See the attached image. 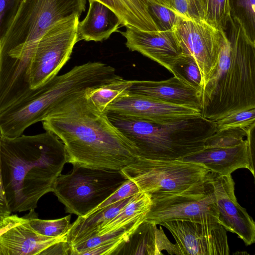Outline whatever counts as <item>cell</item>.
Here are the masks:
<instances>
[{
    "label": "cell",
    "instance_id": "1",
    "mask_svg": "<svg viewBox=\"0 0 255 255\" xmlns=\"http://www.w3.org/2000/svg\"><path fill=\"white\" fill-rule=\"evenodd\" d=\"M85 94L60 105L42 122L43 127L62 141L67 162L121 170L137 158L136 150Z\"/></svg>",
    "mask_w": 255,
    "mask_h": 255
},
{
    "label": "cell",
    "instance_id": "2",
    "mask_svg": "<svg viewBox=\"0 0 255 255\" xmlns=\"http://www.w3.org/2000/svg\"><path fill=\"white\" fill-rule=\"evenodd\" d=\"M67 161L63 143L51 132L1 136V181L11 212L35 210L39 199L52 192Z\"/></svg>",
    "mask_w": 255,
    "mask_h": 255
},
{
    "label": "cell",
    "instance_id": "3",
    "mask_svg": "<svg viewBox=\"0 0 255 255\" xmlns=\"http://www.w3.org/2000/svg\"><path fill=\"white\" fill-rule=\"evenodd\" d=\"M230 22V38L222 31L217 64L202 91L201 115L213 122L255 108V41L238 18Z\"/></svg>",
    "mask_w": 255,
    "mask_h": 255
},
{
    "label": "cell",
    "instance_id": "4",
    "mask_svg": "<svg viewBox=\"0 0 255 255\" xmlns=\"http://www.w3.org/2000/svg\"><path fill=\"white\" fill-rule=\"evenodd\" d=\"M86 4V0H22L0 42V73L12 80H27L41 38L60 20L80 16Z\"/></svg>",
    "mask_w": 255,
    "mask_h": 255
},
{
    "label": "cell",
    "instance_id": "5",
    "mask_svg": "<svg viewBox=\"0 0 255 255\" xmlns=\"http://www.w3.org/2000/svg\"><path fill=\"white\" fill-rule=\"evenodd\" d=\"M110 122L133 145L137 157L180 160L204 148L216 132L215 122L194 116L160 123L106 111Z\"/></svg>",
    "mask_w": 255,
    "mask_h": 255
},
{
    "label": "cell",
    "instance_id": "6",
    "mask_svg": "<svg viewBox=\"0 0 255 255\" xmlns=\"http://www.w3.org/2000/svg\"><path fill=\"white\" fill-rule=\"evenodd\" d=\"M90 87L89 76L80 66L56 75L0 113L1 135H21L27 128L42 122L64 102L85 94Z\"/></svg>",
    "mask_w": 255,
    "mask_h": 255
},
{
    "label": "cell",
    "instance_id": "7",
    "mask_svg": "<svg viewBox=\"0 0 255 255\" xmlns=\"http://www.w3.org/2000/svg\"><path fill=\"white\" fill-rule=\"evenodd\" d=\"M140 192L150 195L183 193L205 187L210 171L200 164L182 160L137 157L121 170Z\"/></svg>",
    "mask_w": 255,
    "mask_h": 255
},
{
    "label": "cell",
    "instance_id": "8",
    "mask_svg": "<svg viewBox=\"0 0 255 255\" xmlns=\"http://www.w3.org/2000/svg\"><path fill=\"white\" fill-rule=\"evenodd\" d=\"M72 165L70 173L57 178L52 192L66 212L78 216H86L128 179L121 170Z\"/></svg>",
    "mask_w": 255,
    "mask_h": 255
},
{
    "label": "cell",
    "instance_id": "9",
    "mask_svg": "<svg viewBox=\"0 0 255 255\" xmlns=\"http://www.w3.org/2000/svg\"><path fill=\"white\" fill-rule=\"evenodd\" d=\"M80 16L74 15L54 25L39 41L29 74L31 89H35L58 74L69 60L78 42Z\"/></svg>",
    "mask_w": 255,
    "mask_h": 255
},
{
    "label": "cell",
    "instance_id": "10",
    "mask_svg": "<svg viewBox=\"0 0 255 255\" xmlns=\"http://www.w3.org/2000/svg\"><path fill=\"white\" fill-rule=\"evenodd\" d=\"M150 196L152 204L144 221L157 225L177 219L219 222L213 188L209 180L205 187L194 191Z\"/></svg>",
    "mask_w": 255,
    "mask_h": 255
},
{
    "label": "cell",
    "instance_id": "11",
    "mask_svg": "<svg viewBox=\"0 0 255 255\" xmlns=\"http://www.w3.org/2000/svg\"><path fill=\"white\" fill-rule=\"evenodd\" d=\"M171 233L180 255H229L227 231L218 222L188 219L164 221L159 224Z\"/></svg>",
    "mask_w": 255,
    "mask_h": 255
},
{
    "label": "cell",
    "instance_id": "12",
    "mask_svg": "<svg viewBox=\"0 0 255 255\" xmlns=\"http://www.w3.org/2000/svg\"><path fill=\"white\" fill-rule=\"evenodd\" d=\"M173 31L182 54L195 60L204 86L217 64L223 31L204 20L184 19Z\"/></svg>",
    "mask_w": 255,
    "mask_h": 255
},
{
    "label": "cell",
    "instance_id": "13",
    "mask_svg": "<svg viewBox=\"0 0 255 255\" xmlns=\"http://www.w3.org/2000/svg\"><path fill=\"white\" fill-rule=\"evenodd\" d=\"M211 184L219 214V222L227 231L237 234L246 246L255 241V223L246 210L238 202L235 182L231 175L210 172Z\"/></svg>",
    "mask_w": 255,
    "mask_h": 255
},
{
    "label": "cell",
    "instance_id": "14",
    "mask_svg": "<svg viewBox=\"0 0 255 255\" xmlns=\"http://www.w3.org/2000/svg\"><path fill=\"white\" fill-rule=\"evenodd\" d=\"M254 130L239 144L204 148L180 160L200 164L210 172L222 175H231L238 169L247 168L255 177Z\"/></svg>",
    "mask_w": 255,
    "mask_h": 255
},
{
    "label": "cell",
    "instance_id": "15",
    "mask_svg": "<svg viewBox=\"0 0 255 255\" xmlns=\"http://www.w3.org/2000/svg\"><path fill=\"white\" fill-rule=\"evenodd\" d=\"M106 111L160 123L202 116L200 110L193 108L165 103L128 92L111 103Z\"/></svg>",
    "mask_w": 255,
    "mask_h": 255
},
{
    "label": "cell",
    "instance_id": "16",
    "mask_svg": "<svg viewBox=\"0 0 255 255\" xmlns=\"http://www.w3.org/2000/svg\"><path fill=\"white\" fill-rule=\"evenodd\" d=\"M120 32L127 41L126 46L155 61L171 72L172 68L182 54L173 30L147 31L126 26Z\"/></svg>",
    "mask_w": 255,
    "mask_h": 255
},
{
    "label": "cell",
    "instance_id": "17",
    "mask_svg": "<svg viewBox=\"0 0 255 255\" xmlns=\"http://www.w3.org/2000/svg\"><path fill=\"white\" fill-rule=\"evenodd\" d=\"M128 92L165 103L193 108L201 112L202 92L174 76L160 81L131 80Z\"/></svg>",
    "mask_w": 255,
    "mask_h": 255
},
{
    "label": "cell",
    "instance_id": "18",
    "mask_svg": "<svg viewBox=\"0 0 255 255\" xmlns=\"http://www.w3.org/2000/svg\"><path fill=\"white\" fill-rule=\"evenodd\" d=\"M157 226L144 220L112 255H160L163 251L169 255H180L177 245L172 244L162 228Z\"/></svg>",
    "mask_w": 255,
    "mask_h": 255
},
{
    "label": "cell",
    "instance_id": "19",
    "mask_svg": "<svg viewBox=\"0 0 255 255\" xmlns=\"http://www.w3.org/2000/svg\"><path fill=\"white\" fill-rule=\"evenodd\" d=\"M64 240L67 241L66 234L52 238L38 233L26 219L0 236V255H40L53 244Z\"/></svg>",
    "mask_w": 255,
    "mask_h": 255
},
{
    "label": "cell",
    "instance_id": "20",
    "mask_svg": "<svg viewBox=\"0 0 255 255\" xmlns=\"http://www.w3.org/2000/svg\"><path fill=\"white\" fill-rule=\"evenodd\" d=\"M89 9L85 18L79 21L78 40L102 41L117 31L122 22L117 14L107 5L97 0H88Z\"/></svg>",
    "mask_w": 255,
    "mask_h": 255
},
{
    "label": "cell",
    "instance_id": "21",
    "mask_svg": "<svg viewBox=\"0 0 255 255\" xmlns=\"http://www.w3.org/2000/svg\"><path fill=\"white\" fill-rule=\"evenodd\" d=\"M132 196L99 209L85 217L78 216L75 222L71 224L66 234L67 242L72 246L96 236L98 231L118 214Z\"/></svg>",
    "mask_w": 255,
    "mask_h": 255
},
{
    "label": "cell",
    "instance_id": "22",
    "mask_svg": "<svg viewBox=\"0 0 255 255\" xmlns=\"http://www.w3.org/2000/svg\"><path fill=\"white\" fill-rule=\"evenodd\" d=\"M97 0L107 5L117 14L122 26H130L143 31H159L148 11V4L154 2L152 0Z\"/></svg>",
    "mask_w": 255,
    "mask_h": 255
},
{
    "label": "cell",
    "instance_id": "23",
    "mask_svg": "<svg viewBox=\"0 0 255 255\" xmlns=\"http://www.w3.org/2000/svg\"><path fill=\"white\" fill-rule=\"evenodd\" d=\"M151 204L149 194L139 192L133 196L118 213L98 231L96 235L112 232L133 223L142 222Z\"/></svg>",
    "mask_w": 255,
    "mask_h": 255
},
{
    "label": "cell",
    "instance_id": "24",
    "mask_svg": "<svg viewBox=\"0 0 255 255\" xmlns=\"http://www.w3.org/2000/svg\"><path fill=\"white\" fill-rule=\"evenodd\" d=\"M131 80L122 77L86 93L87 98L101 112H105L107 107L118 98L128 93Z\"/></svg>",
    "mask_w": 255,
    "mask_h": 255
},
{
    "label": "cell",
    "instance_id": "25",
    "mask_svg": "<svg viewBox=\"0 0 255 255\" xmlns=\"http://www.w3.org/2000/svg\"><path fill=\"white\" fill-rule=\"evenodd\" d=\"M23 217L26 219L31 227L38 233L48 237L57 238L67 234L70 228L71 215L54 220H43L38 218L34 210Z\"/></svg>",
    "mask_w": 255,
    "mask_h": 255
},
{
    "label": "cell",
    "instance_id": "26",
    "mask_svg": "<svg viewBox=\"0 0 255 255\" xmlns=\"http://www.w3.org/2000/svg\"><path fill=\"white\" fill-rule=\"evenodd\" d=\"M204 20L220 31H224L231 18L229 0H200Z\"/></svg>",
    "mask_w": 255,
    "mask_h": 255
},
{
    "label": "cell",
    "instance_id": "27",
    "mask_svg": "<svg viewBox=\"0 0 255 255\" xmlns=\"http://www.w3.org/2000/svg\"><path fill=\"white\" fill-rule=\"evenodd\" d=\"M171 73L188 85L202 91L204 84L201 73L192 56L182 54L173 65Z\"/></svg>",
    "mask_w": 255,
    "mask_h": 255
},
{
    "label": "cell",
    "instance_id": "28",
    "mask_svg": "<svg viewBox=\"0 0 255 255\" xmlns=\"http://www.w3.org/2000/svg\"><path fill=\"white\" fill-rule=\"evenodd\" d=\"M141 223H133L114 231L96 235L79 242L71 246L70 255H82L86 251L103 243L120 238L129 237Z\"/></svg>",
    "mask_w": 255,
    "mask_h": 255
},
{
    "label": "cell",
    "instance_id": "29",
    "mask_svg": "<svg viewBox=\"0 0 255 255\" xmlns=\"http://www.w3.org/2000/svg\"><path fill=\"white\" fill-rule=\"evenodd\" d=\"M231 17L238 18L249 37L255 41V0H229Z\"/></svg>",
    "mask_w": 255,
    "mask_h": 255
},
{
    "label": "cell",
    "instance_id": "30",
    "mask_svg": "<svg viewBox=\"0 0 255 255\" xmlns=\"http://www.w3.org/2000/svg\"><path fill=\"white\" fill-rule=\"evenodd\" d=\"M255 125L247 128H233L216 132L206 141L204 148L229 147L242 143Z\"/></svg>",
    "mask_w": 255,
    "mask_h": 255
},
{
    "label": "cell",
    "instance_id": "31",
    "mask_svg": "<svg viewBox=\"0 0 255 255\" xmlns=\"http://www.w3.org/2000/svg\"><path fill=\"white\" fill-rule=\"evenodd\" d=\"M149 14L159 31L173 30L185 19L170 7L150 2L148 4Z\"/></svg>",
    "mask_w": 255,
    "mask_h": 255
},
{
    "label": "cell",
    "instance_id": "32",
    "mask_svg": "<svg viewBox=\"0 0 255 255\" xmlns=\"http://www.w3.org/2000/svg\"><path fill=\"white\" fill-rule=\"evenodd\" d=\"M216 132L233 128H247L255 125V108L231 113L215 122Z\"/></svg>",
    "mask_w": 255,
    "mask_h": 255
},
{
    "label": "cell",
    "instance_id": "33",
    "mask_svg": "<svg viewBox=\"0 0 255 255\" xmlns=\"http://www.w3.org/2000/svg\"><path fill=\"white\" fill-rule=\"evenodd\" d=\"M170 8L186 19L204 20L200 0H170Z\"/></svg>",
    "mask_w": 255,
    "mask_h": 255
},
{
    "label": "cell",
    "instance_id": "34",
    "mask_svg": "<svg viewBox=\"0 0 255 255\" xmlns=\"http://www.w3.org/2000/svg\"><path fill=\"white\" fill-rule=\"evenodd\" d=\"M22 0H0V42L6 34Z\"/></svg>",
    "mask_w": 255,
    "mask_h": 255
},
{
    "label": "cell",
    "instance_id": "35",
    "mask_svg": "<svg viewBox=\"0 0 255 255\" xmlns=\"http://www.w3.org/2000/svg\"><path fill=\"white\" fill-rule=\"evenodd\" d=\"M139 192H140L136 184L131 180L128 179L118 189L89 214L124 199L132 196Z\"/></svg>",
    "mask_w": 255,
    "mask_h": 255
},
{
    "label": "cell",
    "instance_id": "36",
    "mask_svg": "<svg viewBox=\"0 0 255 255\" xmlns=\"http://www.w3.org/2000/svg\"><path fill=\"white\" fill-rule=\"evenodd\" d=\"M128 237H122L101 244L83 253L89 255H112L121 246L123 245Z\"/></svg>",
    "mask_w": 255,
    "mask_h": 255
},
{
    "label": "cell",
    "instance_id": "37",
    "mask_svg": "<svg viewBox=\"0 0 255 255\" xmlns=\"http://www.w3.org/2000/svg\"><path fill=\"white\" fill-rule=\"evenodd\" d=\"M71 246L66 240L55 243L43 251L40 255H70Z\"/></svg>",
    "mask_w": 255,
    "mask_h": 255
},
{
    "label": "cell",
    "instance_id": "38",
    "mask_svg": "<svg viewBox=\"0 0 255 255\" xmlns=\"http://www.w3.org/2000/svg\"><path fill=\"white\" fill-rule=\"evenodd\" d=\"M26 220V219L23 217H19L16 215H10L5 217L3 223L0 226V236L11 228L20 224Z\"/></svg>",
    "mask_w": 255,
    "mask_h": 255
},
{
    "label": "cell",
    "instance_id": "39",
    "mask_svg": "<svg viewBox=\"0 0 255 255\" xmlns=\"http://www.w3.org/2000/svg\"><path fill=\"white\" fill-rule=\"evenodd\" d=\"M1 134L0 133V150ZM11 211L8 206L1 181L0 162V216L7 217L11 214Z\"/></svg>",
    "mask_w": 255,
    "mask_h": 255
},
{
    "label": "cell",
    "instance_id": "40",
    "mask_svg": "<svg viewBox=\"0 0 255 255\" xmlns=\"http://www.w3.org/2000/svg\"><path fill=\"white\" fill-rule=\"evenodd\" d=\"M154 2L170 7V0H152Z\"/></svg>",
    "mask_w": 255,
    "mask_h": 255
},
{
    "label": "cell",
    "instance_id": "41",
    "mask_svg": "<svg viewBox=\"0 0 255 255\" xmlns=\"http://www.w3.org/2000/svg\"><path fill=\"white\" fill-rule=\"evenodd\" d=\"M4 218L0 216V226L3 223Z\"/></svg>",
    "mask_w": 255,
    "mask_h": 255
}]
</instances>
